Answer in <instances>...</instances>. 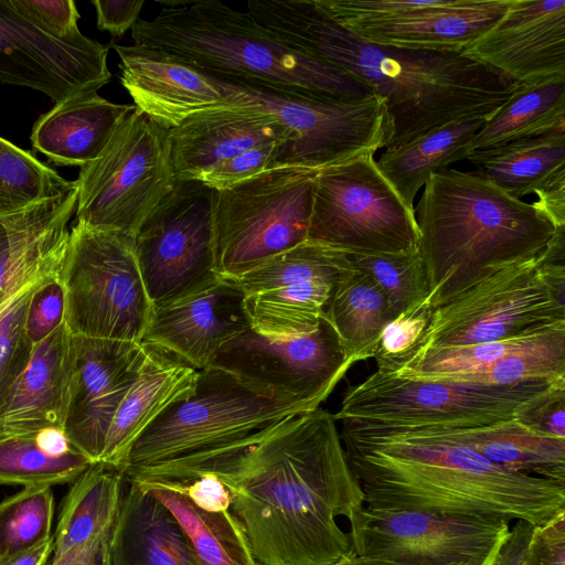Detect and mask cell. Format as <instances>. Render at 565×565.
<instances>
[{
	"instance_id": "cell-1",
	"label": "cell",
	"mask_w": 565,
	"mask_h": 565,
	"mask_svg": "<svg viewBox=\"0 0 565 565\" xmlns=\"http://www.w3.org/2000/svg\"><path fill=\"white\" fill-rule=\"evenodd\" d=\"M206 472L228 489L230 511L262 565H332L354 553L337 516L349 520L364 498L333 414L300 413L245 443L128 480L186 483Z\"/></svg>"
},
{
	"instance_id": "cell-2",
	"label": "cell",
	"mask_w": 565,
	"mask_h": 565,
	"mask_svg": "<svg viewBox=\"0 0 565 565\" xmlns=\"http://www.w3.org/2000/svg\"><path fill=\"white\" fill-rule=\"evenodd\" d=\"M246 11L282 44L345 71L383 99L393 128L385 149L463 118L489 117L520 87L463 51L370 43L316 0H252Z\"/></svg>"
},
{
	"instance_id": "cell-3",
	"label": "cell",
	"mask_w": 565,
	"mask_h": 565,
	"mask_svg": "<svg viewBox=\"0 0 565 565\" xmlns=\"http://www.w3.org/2000/svg\"><path fill=\"white\" fill-rule=\"evenodd\" d=\"M341 423V441L371 509L521 520L565 512V483L508 470L430 429Z\"/></svg>"
},
{
	"instance_id": "cell-4",
	"label": "cell",
	"mask_w": 565,
	"mask_h": 565,
	"mask_svg": "<svg viewBox=\"0 0 565 565\" xmlns=\"http://www.w3.org/2000/svg\"><path fill=\"white\" fill-rule=\"evenodd\" d=\"M414 213L434 309L493 270L541 254L557 228L534 203L476 170L431 174Z\"/></svg>"
},
{
	"instance_id": "cell-5",
	"label": "cell",
	"mask_w": 565,
	"mask_h": 565,
	"mask_svg": "<svg viewBox=\"0 0 565 565\" xmlns=\"http://www.w3.org/2000/svg\"><path fill=\"white\" fill-rule=\"evenodd\" d=\"M158 15L139 19L134 44L171 55L216 77L260 83L316 99L349 102L374 96L345 71L282 44L247 11L221 1H164Z\"/></svg>"
},
{
	"instance_id": "cell-6",
	"label": "cell",
	"mask_w": 565,
	"mask_h": 565,
	"mask_svg": "<svg viewBox=\"0 0 565 565\" xmlns=\"http://www.w3.org/2000/svg\"><path fill=\"white\" fill-rule=\"evenodd\" d=\"M305 412L256 393L223 370L206 367L199 371L193 390L139 435L121 471L126 478L146 468L202 458Z\"/></svg>"
},
{
	"instance_id": "cell-7",
	"label": "cell",
	"mask_w": 565,
	"mask_h": 565,
	"mask_svg": "<svg viewBox=\"0 0 565 565\" xmlns=\"http://www.w3.org/2000/svg\"><path fill=\"white\" fill-rule=\"evenodd\" d=\"M57 275L72 335L141 343L154 307L132 237L75 222Z\"/></svg>"
},
{
	"instance_id": "cell-8",
	"label": "cell",
	"mask_w": 565,
	"mask_h": 565,
	"mask_svg": "<svg viewBox=\"0 0 565 565\" xmlns=\"http://www.w3.org/2000/svg\"><path fill=\"white\" fill-rule=\"evenodd\" d=\"M318 171L273 166L213 190V244L221 279H235L308 239Z\"/></svg>"
},
{
	"instance_id": "cell-9",
	"label": "cell",
	"mask_w": 565,
	"mask_h": 565,
	"mask_svg": "<svg viewBox=\"0 0 565 565\" xmlns=\"http://www.w3.org/2000/svg\"><path fill=\"white\" fill-rule=\"evenodd\" d=\"M213 77L224 93L222 107L265 113L287 129L290 140L280 146L274 166L321 170L374 154L386 148L393 135L385 104L375 95L349 102L323 100L256 82Z\"/></svg>"
},
{
	"instance_id": "cell-10",
	"label": "cell",
	"mask_w": 565,
	"mask_h": 565,
	"mask_svg": "<svg viewBox=\"0 0 565 565\" xmlns=\"http://www.w3.org/2000/svg\"><path fill=\"white\" fill-rule=\"evenodd\" d=\"M169 129L135 109L75 180V222L132 238L177 184Z\"/></svg>"
},
{
	"instance_id": "cell-11",
	"label": "cell",
	"mask_w": 565,
	"mask_h": 565,
	"mask_svg": "<svg viewBox=\"0 0 565 565\" xmlns=\"http://www.w3.org/2000/svg\"><path fill=\"white\" fill-rule=\"evenodd\" d=\"M554 382L484 386L416 381L375 371L347 390L333 416L339 422L394 429L480 427L513 418L521 404Z\"/></svg>"
},
{
	"instance_id": "cell-12",
	"label": "cell",
	"mask_w": 565,
	"mask_h": 565,
	"mask_svg": "<svg viewBox=\"0 0 565 565\" xmlns=\"http://www.w3.org/2000/svg\"><path fill=\"white\" fill-rule=\"evenodd\" d=\"M308 241L349 254H408L419 233L414 209L366 153L318 171Z\"/></svg>"
},
{
	"instance_id": "cell-13",
	"label": "cell",
	"mask_w": 565,
	"mask_h": 565,
	"mask_svg": "<svg viewBox=\"0 0 565 565\" xmlns=\"http://www.w3.org/2000/svg\"><path fill=\"white\" fill-rule=\"evenodd\" d=\"M541 254L493 270L435 308L411 350L376 365L414 351L492 342L565 321V303L542 278Z\"/></svg>"
},
{
	"instance_id": "cell-14",
	"label": "cell",
	"mask_w": 565,
	"mask_h": 565,
	"mask_svg": "<svg viewBox=\"0 0 565 565\" xmlns=\"http://www.w3.org/2000/svg\"><path fill=\"white\" fill-rule=\"evenodd\" d=\"M353 365L324 317L313 330L291 337L250 327L224 343L207 367L232 374L260 395L312 411Z\"/></svg>"
},
{
	"instance_id": "cell-15",
	"label": "cell",
	"mask_w": 565,
	"mask_h": 565,
	"mask_svg": "<svg viewBox=\"0 0 565 565\" xmlns=\"http://www.w3.org/2000/svg\"><path fill=\"white\" fill-rule=\"evenodd\" d=\"M134 241L154 308L221 280L213 244V189L200 181H178Z\"/></svg>"
},
{
	"instance_id": "cell-16",
	"label": "cell",
	"mask_w": 565,
	"mask_h": 565,
	"mask_svg": "<svg viewBox=\"0 0 565 565\" xmlns=\"http://www.w3.org/2000/svg\"><path fill=\"white\" fill-rule=\"evenodd\" d=\"M353 552L398 565L482 563L504 544L509 522L471 515L371 509L349 520Z\"/></svg>"
},
{
	"instance_id": "cell-17",
	"label": "cell",
	"mask_w": 565,
	"mask_h": 565,
	"mask_svg": "<svg viewBox=\"0 0 565 565\" xmlns=\"http://www.w3.org/2000/svg\"><path fill=\"white\" fill-rule=\"evenodd\" d=\"M337 23L379 45L463 51L491 29L511 0H316Z\"/></svg>"
},
{
	"instance_id": "cell-18",
	"label": "cell",
	"mask_w": 565,
	"mask_h": 565,
	"mask_svg": "<svg viewBox=\"0 0 565 565\" xmlns=\"http://www.w3.org/2000/svg\"><path fill=\"white\" fill-rule=\"evenodd\" d=\"M348 253L306 241L233 279L255 330L275 337L313 330L327 309Z\"/></svg>"
},
{
	"instance_id": "cell-19",
	"label": "cell",
	"mask_w": 565,
	"mask_h": 565,
	"mask_svg": "<svg viewBox=\"0 0 565 565\" xmlns=\"http://www.w3.org/2000/svg\"><path fill=\"white\" fill-rule=\"evenodd\" d=\"M108 46L85 36L61 38L0 0V82L39 90L55 103L97 93L109 83Z\"/></svg>"
},
{
	"instance_id": "cell-20",
	"label": "cell",
	"mask_w": 565,
	"mask_h": 565,
	"mask_svg": "<svg viewBox=\"0 0 565 565\" xmlns=\"http://www.w3.org/2000/svg\"><path fill=\"white\" fill-rule=\"evenodd\" d=\"M74 337V335H73ZM75 359L64 431L99 461L113 418L147 356L143 343L74 337Z\"/></svg>"
},
{
	"instance_id": "cell-21",
	"label": "cell",
	"mask_w": 565,
	"mask_h": 565,
	"mask_svg": "<svg viewBox=\"0 0 565 565\" xmlns=\"http://www.w3.org/2000/svg\"><path fill=\"white\" fill-rule=\"evenodd\" d=\"M463 52L519 85L565 76V0H511Z\"/></svg>"
},
{
	"instance_id": "cell-22",
	"label": "cell",
	"mask_w": 565,
	"mask_h": 565,
	"mask_svg": "<svg viewBox=\"0 0 565 565\" xmlns=\"http://www.w3.org/2000/svg\"><path fill=\"white\" fill-rule=\"evenodd\" d=\"M248 328L244 292L233 279H221L154 308L141 343L163 349L201 371L224 343Z\"/></svg>"
},
{
	"instance_id": "cell-23",
	"label": "cell",
	"mask_w": 565,
	"mask_h": 565,
	"mask_svg": "<svg viewBox=\"0 0 565 565\" xmlns=\"http://www.w3.org/2000/svg\"><path fill=\"white\" fill-rule=\"evenodd\" d=\"M119 57L120 83L136 109L172 129L188 117L225 103L215 78L158 50L113 45Z\"/></svg>"
},
{
	"instance_id": "cell-24",
	"label": "cell",
	"mask_w": 565,
	"mask_h": 565,
	"mask_svg": "<svg viewBox=\"0 0 565 565\" xmlns=\"http://www.w3.org/2000/svg\"><path fill=\"white\" fill-rule=\"evenodd\" d=\"M75 359L64 322L33 345L28 365L0 405V438L64 429Z\"/></svg>"
},
{
	"instance_id": "cell-25",
	"label": "cell",
	"mask_w": 565,
	"mask_h": 565,
	"mask_svg": "<svg viewBox=\"0 0 565 565\" xmlns=\"http://www.w3.org/2000/svg\"><path fill=\"white\" fill-rule=\"evenodd\" d=\"M287 129L265 113L220 107L202 110L169 129L177 181H199L218 162L262 145L288 141Z\"/></svg>"
},
{
	"instance_id": "cell-26",
	"label": "cell",
	"mask_w": 565,
	"mask_h": 565,
	"mask_svg": "<svg viewBox=\"0 0 565 565\" xmlns=\"http://www.w3.org/2000/svg\"><path fill=\"white\" fill-rule=\"evenodd\" d=\"M128 483L105 543V565H198L171 512L149 491Z\"/></svg>"
},
{
	"instance_id": "cell-27",
	"label": "cell",
	"mask_w": 565,
	"mask_h": 565,
	"mask_svg": "<svg viewBox=\"0 0 565 565\" xmlns=\"http://www.w3.org/2000/svg\"><path fill=\"white\" fill-rule=\"evenodd\" d=\"M76 202L75 184L66 193L26 211L0 250V310L24 288L60 269Z\"/></svg>"
},
{
	"instance_id": "cell-28",
	"label": "cell",
	"mask_w": 565,
	"mask_h": 565,
	"mask_svg": "<svg viewBox=\"0 0 565 565\" xmlns=\"http://www.w3.org/2000/svg\"><path fill=\"white\" fill-rule=\"evenodd\" d=\"M145 345L147 356L113 418L99 460L120 470L139 435L167 407L188 395L199 375L198 370L174 354L150 344Z\"/></svg>"
},
{
	"instance_id": "cell-29",
	"label": "cell",
	"mask_w": 565,
	"mask_h": 565,
	"mask_svg": "<svg viewBox=\"0 0 565 565\" xmlns=\"http://www.w3.org/2000/svg\"><path fill=\"white\" fill-rule=\"evenodd\" d=\"M134 105L115 104L98 93L78 94L43 114L31 132L32 148L58 166L79 168L96 160Z\"/></svg>"
},
{
	"instance_id": "cell-30",
	"label": "cell",
	"mask_w": 565,
	"mask_h": 565,
	"mask_svg": "<svg viewBox=\"0 0 565 565\" xmlns=\"http://www.w3.org/2000/svg\"><path fill=\"white\" fill-rule=\"evenodd\" d=\"M125 481L120 469L103 461L93 462L73 481L53 534L52 558L85 548L109 535Z\"/></svg>"
},
{
	"instance_id": "cell-31",
	"label": "cell",
	"mask_w": 565,
	"mask_h": 565,
	"mask_svg": "<svg viewBox=\"0 0 565 565\" xmlns=\"http://www.w3.org/2000/svg\"><path fill=\"white\" fill-rule=\"evenodd\" d=\"M466 160L500 190L522 200L565 182V129L477 150Z\"/></svg>"
},
{
	"instance_id": "cell-32",
	"label": "cell",
	"mask_w": 565,
	"mask_h": 565,
	"mask_svg": "<svg viewBox=\"0 0 565 565\" xmlns=\"http://www.w3.org/2000/svg\"><path fill=\"white\" fill-rule=\"evenodd\" d=\"M429 429L508 470L565 483V438L536 434L514 418L472 428Z\"/></svg>"
},
{
	"instance_id": "cell-33",
	"label": "cell",
	"mask_w": 565,
	"mask_h": 565,
	"mask_svg": "<svg viewBox=\"0 0 565 565\" xmlns=\"http://www.w3.org/2000/svg\"><path fill=\"white\" fill-rule=\"evenodd\" d=\"M489 117L463 118L385 149L376 164L406 205L414 209L416 194L431 174L468 157L471 140Z\"/></svg>"
},
{
	"instance_id": "cell-34",
	"label": "cell",
	"mask_w": 565,
	"mask_h": 565,
	"mask_svg": "<svg viewBox=\"0 0 565 565\" xmlns=\"http://www.w3.org/2000/svg\"><path fill=\"white\" fill-rule=\"evenodd\" d=\"M139 484L175 518L198 565H262L255 557L239 520L230 511L209 512L162 481H128Z\"/></svg>"
},
{
	"instance_id": "cell-35",
	"label": "cell",
	"mask_w": 565,
	"mask_h": 565,
	"mask_svg": "<svg viewBox=\"0 0 565 565\" xmlns=\"http://www.w3.org/2000/svg\"><path fill=\"white\" fill-rule=\"evenodd\" d=\"M327 318L355 364L376 355L383 330L394 315L379 284L349 264L339 277Z\"/></svg>"
},
{
	"instance_id": "cell-36",
	"label": "cell",
	"mask_w": 565,
	"mask_h": 565,
	"mask_svg": "<svg viewBox=\"0 0 565 565\" xmlns=\"http://www.w3.org/2000/svg\"><path fill=\"white\" fill-rule=\"evenodd\" d=\"M558 128H565V76L520 85L487 119L468 151L541 136Z\"/></svg>"
},
{
	"instance_id": "cell-37",
	"label": "cell",
	"mask_w": 565,
	"mask_h": 565,
	"mask_svg": "<svg viewBox=\"0 0 565 565\" xmlns=\"http://www.w3.org/2000/svg\"><path fill=\"white\" fill-rule=\"evenodd\" d=\"M75 186L30 152L0 137V217L22 213Z\"/></svg>"
},
{
	"instance_id": "cell-38",
	"label": "cell",
	"mask_w": 565,
	"mask_h": 565,
	"mask_svg": "<svg viewBox=\"0 0 565 565\" xmlns=\"http://www.w3.org/2000/svg\"><path fill=\"white\" fill-rule=\"evenodd\" d=\"M92 463L77 450L61 457L45 454L34 434L0 438V484L52 487L73 482Z\"/></svg>"
},
{
	"instance_id": "cell-39",
	"label": "cell",
	"mask_w": 565,
	"mask_h": 565,
	"mask_svg": "<svg viewBox=\"0 0 565 565\" xmlns=\"http://www.w3.org/2000/svg\"><path fill=\"white\" fill-rule=\"evenodd\" d=\"M51 486L23 487L0 502V562L52 537Z\"/></svg>"
},
{
	"instance_id": "cell-40",
	"label": "cell",
	"mask_w": 565,
	"mask_h": 565,
	"mask_svg": "<svg viewBox=\"0 0 565 565\" xmlns=\"http://www.w3.org/2000/svg\"><path fill=\"white\" fill-rule=\"evenodd\" d=\"M355 268L369 274L387 297L394 318L422 305L429 289L419 249L408 254H349Z\"/></svg>"
},
{
	"instance_id": "cell-41",
	"label": "cell",
	"mask_w": 565,
	"mask_h": 565,
	"mask_svg": "<svg viewBox=\"0 0 565 565\" xmlns=\"http://www.w3.org/2000/svg\"><path fill=\"white\" fill-rule=\"evenodd\" d=\"M40 280L24 288L0 310V405L32 353L33 344L26 338L24 321L31 295Z\"/></svg>"
},
{
	"instance_id": "cell-42",
	"label": "cell",
	"mask_w": 565,
	"mask_h": 565,
	"mask_svg": "<svg viewBox=\"0 0 565 565\" xmlns=\"http://www.w3.org/2000/svg\"><path fill=\"white\" fill-rule=\"evenodd\" d=\"M58 270L43 277L35 286L25 315L24 331L35 345L64 322L65 295Z\"/></svg>"
},
{
	"instance_id": "cell-43",
	"label": "cell",
	"mask_w": 565,
	"mask_h": 565,
	"mask_svg": "<svg viewBox=\"0 0 565 565\" xmlns=\"http://www.w3.org/2000/svg\"><path fill=\"white\" fill-rule=\"evenodd\" d=\"M565 380L521 404L513 418L527 429L548 437L565 438Z\"/></svg>"
},
{
	"instance_id": "cell-44",
	"label": "cell",
	"mask_w": 565,
	"mask_h": 565,
	"mask_svg": "<svg viewBox=\"0 0 565 565\" xmlns=\"http://www.w3.org/2000/svg\"><path fill=\"white\" fill-rule=\"evenodd\" d=\"M284 142L262 145L223 160L203 174L199 181L213 190L230 188L273 167Z\"/></svg>"
},
{
	"instance_id": "cell-45",
	"label": "cell",
	"mask_w": 565,
	"mask_h": 565,
	"mask_svg": "<svg viewBox=\"0 0 565 565\" xmlns=\"http://www.w3.org/2000/svg\"><path fill=\"white\" fill-rule=\"evenodd\" d=\"M429 298L416 308L395 317L384 328L374 359L383 362L401 356L411 350L423 335L431 315Z\"/></svg>"
},
{
	"instance_id": "cell-46",
	"label": "cell",
	"mask_w": 565,
	"mask_h": 565,
	"mask_svg": "<svg viewBox=\"0 0 565 565\" xmlns=\"http://www.w3.org/2000/svg\"><path fill=\"white\" fill-rule=\"evenodd\" d=\"M12 4L47 32L61 36H77L79 12L72 0H11Z\"/></svg>"
},
{
	"instance_id": "cell-47",
	"label": "cell",
	"mask_w": 565,
	"mask_h": 565,
	"mask_svg": "<svg viewBox=\"0 0 565 565\" xmlns=\"http://www.w3.org/2000/svg\"><path fill=\"white\" fill-rule=\"evenodd\" d=\"M520 565H565V512L533 527Z\"/></svg>"
},
{
	"instance_id": "cell-48",
	"label": "cell",
	"mask_w": 565,
	"mask_h": 565,
	"mask_svg": "<svg viewBox=\"0 0 565 565\" xmlns=\"http://www.w3.org/2000/svg\"><path fill=\"white\" fill-rule=\"evenodd\" d=\"M185 493L200 509L209 512L230 510L231 494L225 484L213 473H202L186 483L162 481Z\"/></svg>"
},
{
	"instance_id": "cell-49",
	"label": "cell",
	"mask_w": 565,
	"mask_h": 565,
	"mask_svg": "<svg viewBox=\"0 0 565 565\" xmlns=\"http://www.w3.org/2000/svg\"><path fill=\"white\" fill-rule=\"evenodd\" d=\"M97 17V29L108 31L120 39L139 20L143 0H93Z\"/></svg>"
},
{
	"instance_id": "cell-50",
	"label": "cell",
	"mask_w": 565,
	"mask_h": 565,
	"mask_svg": "<svg viewBox=\"0 0 565 565\" xmlns=\"http://www.w3.org/2000/svg\"><path fill=\"white\" fill-rule=\"evenodd\" d=\"M534 526L525 521H516L499 552L495 565H520Z\"/></svg>"
},
{
	"instance_id": "cell-51",
	"label": "cell",
	"mask_w": 565,
	"mask_h": 565,
	"mask_svg": "<svg viewBox=\"0 0 565 565\" xmlns=\"http://www.w3.org/2000/svg\"><path fill=\"white\" fill-rule=\"evenodd\" d=\"M34 436L39 447L50 456L61 457L76 450L63 428H44L35 433Z\"/></svg>"
},
{
	"instance_id": "cell-52",
	"label": "cell",
	"mask_w": 565,
	"mask_h": 565,
	"mask_svg": "<svg viewBox=\"0 0 565 565\" xmlns=\"http://www.w3.org/2000/svg\"><path fill=\"white\" fill-rule=\"evenodd\" d=\"M53 555V535L49 540L0 562V565H49Z\"/></svg>"
},
{
	"instance_id": "cell-53",
	"label": "cell",
	"mask_w": 565,
	"mask_h": 565,
	"mask_svg": "<svg viewBox=\"0 0 565 565\" xmlns=\"http://www.w3.org/2000/svg\"><path fill=\"white\" fill-rule=\"evenodd\" d=\"M30 210V209H29ZM28 211V210H26ZM26 211L8 216V217H0V250L8 244L10 241L13 232L22 221L23 216L25 215Z\"/></svg>"
},
{
	"instance_id": "cell-54",
	"label": "cell",
	"mask_w": 565,
	"mask_h": 565,
	"mask_svg": "<svg viewBox=\"0 0 565 565\" xmlns=\"http://www.w3.org/2000/svg\"><path fill=\"white\" fill-rule=\"evenodd\" d=\"M332 565H398L383 558L362 556L355 553L341 558Z\"/></svg>"
},
{
	"instance_id": "cell-55",
	"label": "cell",
	"mask_w": 565,
	"mask_h": 565,
	"mask_svg": "<svg viewBox=\"0 0 565 565\" xmlns=\"http://www.w3.org/2000/svg\"><path fill=\"white\" fill-rule=\"evenodd\" d=\"M104 541V540H103ZM100 541V542H103ZM92 544L85 548L70 552L61 557L52 558L49 565H81L87 553L98 543Z\"/></svg>"
},
{
	"instance_id": "cell-56",
	"label": "cell",
	"mask_w": 565,
	"mask_h": 565,
	"mask_svg": "<svg viewBox=\"0 0 565 565\" xmlns=\"http://www.w3.org/2000/svg\"><path fill=\"white\" fill-rule=\"evenodd\" d=\"M108 537V536H107ZM107 537L102 542L96 544L85 556L84 561L81 565H105V543Z\"/></svg>"
},
{
	"instance_id": "cell-57",
	"label": "cell",
	"mask_w": 565,
	"mask_h": 565,
	"mask_svg": "<svg viewBox=\"0 0 565 565\" xmlns=\"http://www.w3.org/2000/svg\"><path fill=\"white\" fill-rule=\"evenodd\" d=\"M499 552L495 555H493L492 557H490L489 559H487V561H484L482 563H459V564H454V565H494L495 562H497Z\"/></svg>"
},
{
	"instance_id": "cell-58",
	"label": "cell",
	"mask_w": 565,
	"mask_h": 565,
	"mask_svg": "<svg viewBox=\"0 0 565 565\" xmlns=\"http://www.w3.org/2000/svg\"><path fill=\"white\" fill-rule=\"evenodd\" d=\"M498 559V558H497ZM497 563V562H495ZM495 565V564H494Z\"/></svg>"
}]
</instances>
